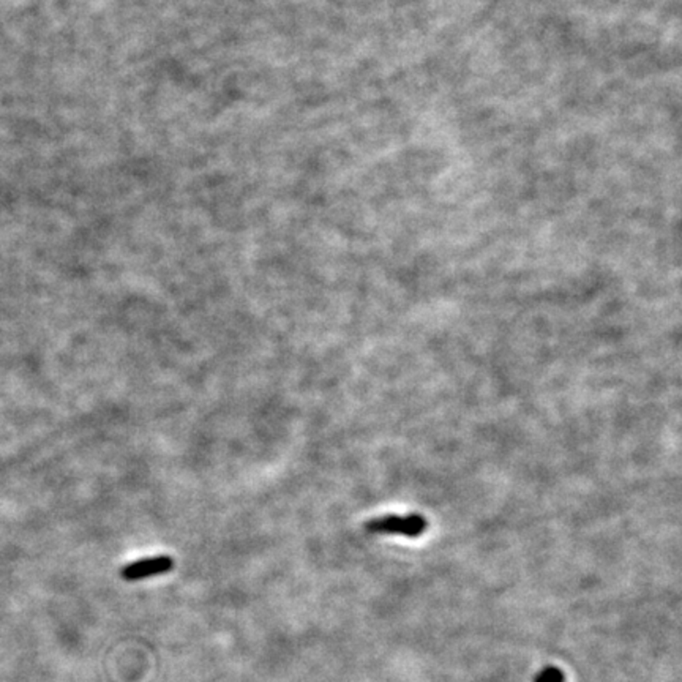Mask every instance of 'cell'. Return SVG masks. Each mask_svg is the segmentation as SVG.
<instances>
[{"mask_svg": "<svg viewBox=\"0 0 682 682\" xmlns=\"http://www.w3.org/2000/svg\"><path fill=\"white\" fill-rule=\"evenodd\" d=\"M427 518L420 514L384 515L371 518L365 523V531L370 534H385V536H403L417 539L427 531Z\"/></svg>", "mask_w": 682, "mask_h": 682, "instance_id": "obj_1", "label": "cell"}, {"mask_svg": "<svg viewBox=\"0 0 682 682\" xmlns=\"http://www.w3.org/2000/svg\"><path fill=\"white\" fill-rule=\"evenodd\" d=\"M174 569V559L168 554H160L155 558H146L127 564L120 570V576L125 581H141L150 576H158L168 574Z\"/></svg>", "mask_w": 682, "mask_h": 682, "instance_id": "obj_2", "label": "cell"}, {"mask_svg": "<svg viewBox=\"0 0 682 682\" xmlns=\"http://www.w3.org/2000/svg\"><path fill=\"white\" fill-rule=\"evenodd\" d=\"M536 682H565V676L559 668L548 667L537 676Z\"/></svg>", "mask_w": 682, "mask_h": 682, "instance_id": "obj_3", "label": "cell"}]
</instances>
